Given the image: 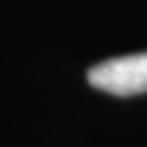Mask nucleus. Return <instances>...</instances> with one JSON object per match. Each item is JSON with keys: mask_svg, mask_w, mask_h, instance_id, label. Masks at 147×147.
<instances>
[{"mask_svg": "<svg viewBox=\"0 0 147 147\" xmlns=\"http://www.w3.org/2000/svg\"><path fill=\"white\" fill-rule=\"evenodd\" d=\"M89 83L113 96H136L147 92V51L99 62L87 73Z\"/></svg>", "mask_w": 147, "mask_h": 147, "instance_id": "obj_1", "label": "nucleus"}]
</instances>
